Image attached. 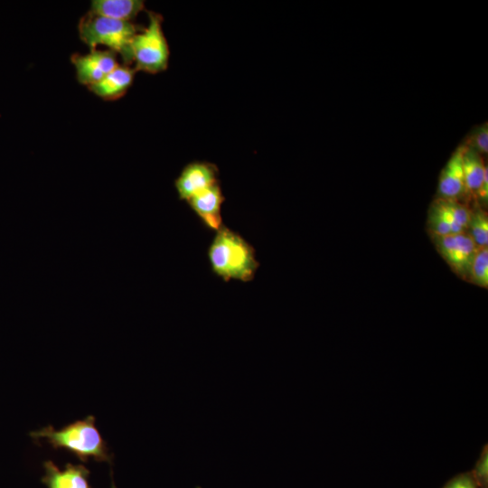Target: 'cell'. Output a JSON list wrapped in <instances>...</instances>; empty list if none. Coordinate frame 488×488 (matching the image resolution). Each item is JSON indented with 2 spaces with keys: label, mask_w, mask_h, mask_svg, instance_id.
Instances as JSON below:
<instances>
[{
  "label": "cell",
  "mask_w": 488,
  "mask_h": 488,
  "mask_svg": "<svg viewBox=\"0 0 488 488\" xmlns=\"http://www.w3.org/2000/svg\"><path fill=\"white\" fill-rule=\"evenodd\" d=\"M34 441H45L52 448L73 454L81 462L89 458L111 464L113 455L107 442L95 426V418L88 416L66 425L61 429L47 426L30 433Z\"/></svg>",
  "instance_id": "1"
},
{
  "label": "cell",
  "mask_w": 488,
  "mask_h": 488,
  "mask_svg": "<svg viewBox=\"0 0 488 488\" xmlns=\"http://www.w3.org/2000/svg\"><path fill=\"white\" fill-rule=\"evenodd\" d=\"M215 232L208 250L212 271L225 281L252 280L258 267L254 249L239 234L223 225Z\"/></svg>",
  "instance_id": "2"
},
{
  "label": "cell",
  "mask_w": 488,
  "mask_h": 488,
  "mask_svg": "<svg viewBox=\"0 0 488 488\" xmlns=\"http://www.w3.org/2000/svg\"><path fill=\"white\" fill-rule=\"evenodd\" d=\"M142 28L133 22L110 19L90 12L80 18L78 25L79 36L89 51L105 46L119 54L123 64L127 66L132 63V39Z\"/></svg>",
  "instance_id": "3"
},
{
  "label": "cell",
  "mask_w": 488,
  "mask_h": 488,
  "mask_svg": "<svg viewBox=\"0 0 488 488\" xmlns=\"http://www.w3.org/2000/svg\"><path fill=\"white\" fill-rule=\"evenodd\" d=\"M148 23L132 39L130 52L135 70L155 74L165 70L169 62V45L163 31V16L147 11Z\"/></svg>",
  "instance_id": "4"
},
{
  "label": "cell",
  "mask_w": 488,
  "mask_h": 488,
  "mask_svg": "<svg viewBox=\"0 0 488 488\" xmlns=\"http://www.w3.org/2000/svg\"><path fill=\"white\" fill-rule=\"evenodd\" d=\"M436 250L463 279H468L471 265L477 247L465 231L446 236H431Z\"/></svg>",
  "instance_id": "5"
},
{
  "label": "cell",
  "mask_w": 488,
  "mask_h": 488,
  "mask_svg": "<svg viewBox=\"0 0 488 488\" xmlns=\"http://www.w3.org/2000/svg\"><path fill=\"white\" fill-rule=\"evenodd\" d=\"M70 61L77 80L87 88L102 80L119 64L116 52L98 48L85 54L73 53Z\"/></svg>",
  "instance_id": "6"
},
{
  "label": "cell",
  "mask_w": 488,
  "mask_h": 488,
  "mask_svg": "<svg viewBox=\"0 0 488 488\" xmlns=\"http://www.w3.org/2000/svg\"><path fill=\"white\" fill-rule=\"evenodd\" d=\"M217 168L206 162H192L183 167L174 181L178 197L188 201L195 194L217 183Z\"/></svg>",
  "instance_id": "7"
},
{
  "label": "cell",
  "mask_w": 488,
  "mask_h": 488,
  "mask_svg": "<svg viewBox=\"0 0 488 488\" xmlns=\"http://www.w3.org/2000/svg\"><path fill=\"white\" fill-rule=\"evenodd\" d=\"M223 201L221 189L217 183L195 194L187 202L208 229L217 231L222 226L221 208Z\"/></svg>",
  "instance_id": "8"
},
{
  "label": "cell",
  "mask_w": 488,
  "mask_h": 488,
  "mask_svg": "<svg viewBox=\"0 0 488 488\" xmlns=\"http://www.w3.org/2000/svg\"><path fill=\"white\" fill-rule=\"evenodd\" d=\"M44 474L42 483L47 488H91L89 471L83 465L66 464L60 469L52 461L43 463Z\"/></svg>",
  "instance_id": "9"
},
{
  "label": "cell",
  "mask_w": 488,
  "mask_h": 488,
  "mask_svg": "<svg viewBox=\"0 0 488 488\" xmlns=\"http://www.w3.org/2000/svg\"><path fill=\"white\" fill-rule=\"evenodd\" d=\"M136 70L127 65L118 64L97 83L89 86V91L104 100L122 98L133 84Z\"/></svg>",
  "instance_id": "10"
},
{
  "label": "cell",
  "mask_w": 488,
  "mask_h": 488,
  "mask_svg": "<svg viewBox=\"0 0 488 488\" xmlns=\"http://www.w3.org/2000/svg\"><path fill=\"white\" fill-rule=\"evenodd\" d=\"M465 146L458 147L441 172L438 194L442 199L459 200L465 194L463 158Z\"/></svg>",
  "instance_id": "11"
},
{
  "label": "cell",
  "mask_w": 488,
  "mask_h": 488,
  "mask_svg": "<svg viewBox=\"0 0 488 488\" xmlns=\"http://www.w3.org/2000/svg\"><path fill=\"white\" fill-rule=\"evenodd\" d=\"M144 9L145 3L141 0H92L89 12L110 19L133 22Z\"/></svg>",
  "instance_id": "12"
},
{
  "label": "cell",
  "mask_w": 488,
  "mask_h": 488,
  "mask_svg": "<svg viewBox=\"0 0 488 488\" xmlns=\"http://www.w3.org/2000/svg\"><path fill=\"white\" fill-rule=\"evenodd\" d=\"M465 194L474 196L482 185L487 173V165L479 153L474 148L466 147L463 158Z\"/></svg>",
  "instance_id": "13"
},
{
  "label": "cell",
  "mask_w": 488,
  "mask_h": 488,
  "mask_svg": "<svg viewBox=\"0 0 488 488\" xmlns=\"http://www.w3.org/2000/svg\"><path fill=\"white\" fill-rule=\"evenodd\" d=\"M427 229L430 236H446L465 232L456 225L440 198L435 201L429 209Z\"/></svg>",
  "instance_id": "14"
},
{
  "label": "cell",
  "mask_w": 488,
  "mask_h": 488,
  "mask_svg": "<svg viewBox=\"0 0 488 488\" xmlns=\"http://www.w3.org/2000/svg\"><path fill=\"white\" fill-rule=\"evenodd\" d=\"M466 232L477 248L488 247V215L479 205L471 208V215Z\"/></svg>",
  "instance_id": "15"
},
{
  "label": "cell",
  "mask_w": 488,
  "mask_h": 488,
  "mask_svg": "<svg viewBox=\"0 0 488 488\" xmlns=\"http://www.w3.org/2000/svg\"><path fill=\"white\" fill-rule=\"evenodd\" d=\"M468 280L481 287L488 286V247L477 248L474 257Z\"/></svg>",
  "instance_id": "16"
},
{
  "label": "cell",
  "mask_w": 488,
  "mask_h": 488,
  "mask_svg": "<svg viewBox=\"0 0 488 488\" xmlns=\"http://www.w3.org/2000/svg\"><path fill=\"white\" fill-rule=\"evenodd\" d=\"M480 488L488 486V446L485 444L480 453V455L473 468L470 471Z\"/></svg>",
  "instance_id": "17"
},
{
  "label": "cell",
  "mask_w": 488,
  "mask_h": 488,
  "mask_svg": "<svg viewBox=\"0 0 488 488\" xmlns=\"http://www.w3.org/2000/svg\"><path fill=\"white\" fill-rule=\"evenodd\" d=\"M443 488H480L472 473L465 472L452 477Z\"/></svg>",
  "instance_id": "18"
},
{
  "label": "cell",
  "mask_w": 488,
  "mask_h": 488,
  "mask_svg": "<svg viewBox=\"0 0 488 488\" xmlns=\"http://www.w3.org/2000/svg\"><path fill=\"white\" fill-rule=\"evenodd\" d=\"M475 149L478 153L486 154L488 150V129L483 126L474 136Z\"/></svg>",
  "instance_id": "19"
},
{
  "label": "cell",
  "mask_w": 488,
  "mask_h": 488,
  "mask_svg": "<svg viewBox=\"0 0 488 488\" xmlns=\"http://www.w3.org/2000/svg\"><path fill=\"white\" fill-rule=\"evenodd\" d=\"M475 199L482 201L483 203L488 200V173L485 174L481 187L475 194Z\"/></svg>",
  "instance_id": "20"
}]
</instances>
